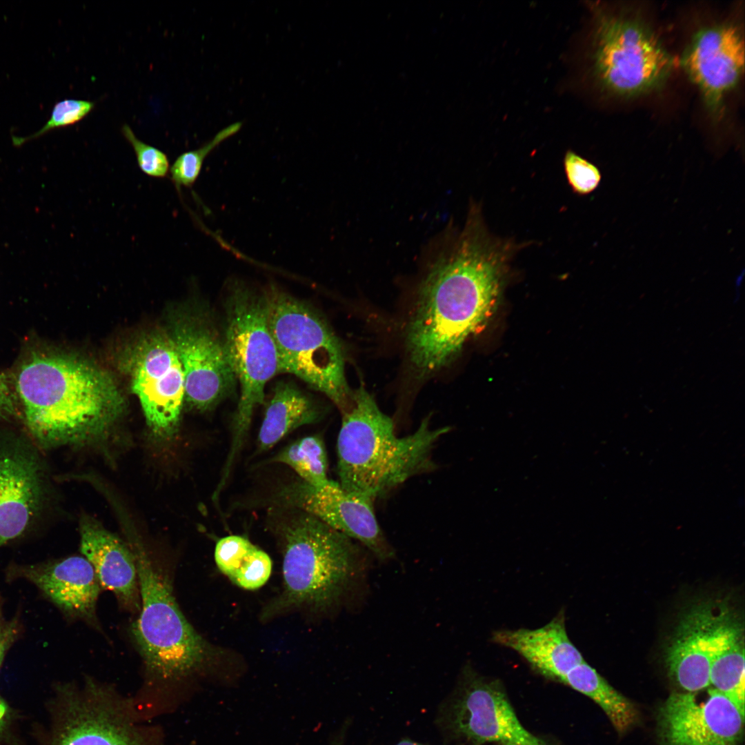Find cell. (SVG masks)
Listing matches in <instances>:
<instances>
[{"label":"cell","mask_w":745,"mask_h":745,"mask_svg":"<svg viewBox=\"0 0 745 745\" xmlns=\"http://www.w3.org/2000/svg\"><path fill=\"white\" fill-rule=\"evenodd\" d=\"M564 167L568 183L575 194L588 195L600 183L602 174L599 169L573 151L568 150L566 153Z\"/></svg>","instance_id":"28"},{"label":"cell","mask_w":745,"mask_h":745,"mask_svg":"<svg viewBox=\"0 0 745 745\" xmlns=\"http://www.w3.org/2000/svg\"><path fill=\"white\" fill-rule=\"evenodd\" d=\"M241 122H235L218 132L201 147L181 154L170 168V179L176 188L190 187L198 178L204 159L219 144L236 134L241 128Z\"/></svg>","instance_id":"26"},{"label":"cell","mask_w":745,"mask_h":745,"mask_svg":"<svg viewBox=\"0 0 745 745\" xmlns=\"http://www.w3.org/2000/svg\"><path fill=\"white\" fill-rule=\"evenodd\" d=\"M44 495L39 459L21 439H0V547L23 534Z\"/></svg>","instance_id":"15"},{"label":"cell","mask_w":745,"mask_h":745,"mask_svg":"<svg viewBox=\"0 0 745 745\" xmlns=\"http://www.w3.org/2000/svg\"><path fill=\"white\" fill-rule=\"evenodd\" d=\"M491 640L517 653L542 675L559 682L585 661L567 634L563 609L542 627L495 630Z\"/></svg>","instance_id":"20"},{"label":"cell","mask_w":745,"mask_h":745,"mask_svg":"<svg viewBox=\"0 0 745 745\" xmlns=\"http://www.w3.org/2000/svg\"><path fill=\"white\" fill-rule=\"evenodd\" d=\"M52 745H148L138 728L105 689L88 683L72 700Z\"/></svg>","instance_id":"16"},{"label":"cell","mask_w":745,"mask_h":745,"mask_svg":"<svg viewBox=\"0 0 745 745\" xmlns=\"http://www.w3.org/2000/svg\"><path fill=\"white\" fill-rule=\"evenodd\" d=\"M6 714V706L0 699V733L3 729L5 724V718Z\"/></svg>","instance_id":"32"},{"label":"cell","mask_w":745,"mask_h":745,"mask_svg":"<svg viewBox=\"0 0 745 745\" xmlns=\"http://www.w3.org/2000/svg\"><path fill=\"white\" fill-rule=\"evenodd\" d=\"M14 379L26 425L43 448L99 439L123 410L112 377L70 355L33 350Z\"/></svg>","instance_id":"2"},{"label":"cell","mask_w":745,"mask_h":745,"mask_svg":"<svg viewBox=\"0 0 745 745\" xmlns=\"http://www.w3.org/2000/svg\"><path fill=\"white\" fill-rule=\"evenodd\" d=\"M270 461L288 465L303 481L311 486H319L329 480L326 448L319 436H308L295 441L274 456Z\"/></svg>","instance_id":"25"},{"label":"cell","mask_w":745,"mask_h":745,"mask_svg":"<svg viewBox=\"0 0 745 745\" xmlns=\"http://www.w3.org/2000/svg\"><path fill=\"white\" fill-rule=\"evenodd\" d=\"M703 602L682 617L666 655L670 677L685 692H699L710 686V655L715 614Z\"/></svg>","instance_id":"18"},{"label":"cell","mask_w":745,"mask_h":745,"mask_svg":"<svg viewBox=\"0 0 745 745\" xmlns=\"http://www.w3.org/2000/svg\"><path fill=\"white\" fill-rule=\"evenodd\" d=\"M429 418L406 436L396 435L393 419L360 386L342 413L337 439L339 484L375 500L409 479L436 468L432 453L448 426L433 428Z\"/></svg>","instance_id":"3"},{"label":"cell","mask_w":745,"mask_h":745,"mask_svg":"<svg viewBox=\"0 0 745 745\" xmlns=\"http://www.w3.org/2000/svg\"><path fill=\"white\" fill-rule=\"evenodd\" d=\"M560 682L597 703L619 733L627 731L639 719L634 704L615 690L586 661L573 668Z\"/></svg>","instance_id":"24"},{"label":"cell","mask_w":745,"mask_h":745,"mask_svg":"<svg viewBox=\"0 0 745 745\" xmlns=\"http://www.w3.org/2000/svg\"><path fill=\"white\" fill-rule=\"evenodd\" d=\"M121 131L135 151L141 170L152 177H165L170 167L167 155L158 148L138 139L128 125H123Z\"/></svg>","instance_id":"29"},{"label":"cell","mask_w":745,"mask_h":745,"mask_svg":"<svg viewBox=\"0 0 745 745\" xmlns=\"http://www.w3.org/2000/svg\"><path fill=\"white\" fill-rule=\"evenodd\" d=\"M224 304L225 349L240 388L232 419V442L226 462L232 466L255 409L264 403L265 386L279 369L264 291L259 292L242 281H232L227 289Z\"/></svg>","instance_id":"7"},{"label":"cell","mask_w":745,"mask_h":745,"mask_svg":"<svg viewBox=\"0 0 745 745\" xmlns=\"http://www.w3.org/2000/svg\"><path fill=\"white\" fill-rule=\"evenodd\" d=\"M597 17L592 59L599 83L627 97L660 86L674 60L650 28L633 17L602 12Z\"/></svg>","instance_id":"8"},{"label":"cell","mask_w":745,"mask_h":745,"mask_svg":"<svg viewBox=\"0 0 745 745\" xmlns=\"http://www.w3.org/2000/svg\"><path fill=\"white\" fill-rule=\"evenodd\" d=\"M744 721V711L713 688L704 694L675 692L658 712L664 745H737Z\"/></svg>","instance_id":"11"},{"label":"cell","mask_w":745,"mask_h":745,"mask_svg":"<svg viewBox=\"0 0 745 745\" xmlns=\"http://www.w3.org/2000/svg\"><path fill=\"white\" fill-rule=\"evenodd\" d=\"M275 499L276 506L303 510L360 542L380 562L395 556L376 517L375 500L346 490L339 482L329 479L314 486L302 480L294 481L281 487Z\"/></svg>","instance_id":"9"},{"label":"cell","mask_w":745,"mask_h":745,"mask_svg":"<svg viewBox=\"0 0 745 745\" xmlns=\"http://www.w3.org/2000/svg\"><path fill=\"white\" fill-rule=\"evenodd\" d=\"M270 524L284 546L282 607L326 608L338 602L362 568L352 539L303 510L276 506Z\"/></svg>","instance_id":"4"},{"label":"cell","mask_w":745,"mask_h":745,"mask_svg":"<svg viewBox=\"0 0 745 745\" xmlns=\"http://www.w3.org/2000/svg\"><path fill=\"white\" fill-rule=\"evenodd\" d=\"M742 627L733 614L715 615L710 655V685L730 697L744 711V642Z\"/></svg>","instance_id":"21"},{"label":"cell","mask_w":745,"mask_h":745,"mask_svg":"<svg viewBox=\"0 0 745 745\" xmlns=\"http://www.w3.org/2000/svg\"><path fill=\"white\" fill-rule=\"evenodd\" d=\"M94 106L93 102L86 100L70 99L60 101L54 106L49 119L38 131L28 137L12 136V142L19 146L52 130L73 125L86 117Z\"/></svg>","instance_id":"27"},{"label":"cell","mask_w":745,"mask_h":745,"mask_svg":"<svg viewBox=\"0 0 745 745\" xmlns=\"http://www.w3.org/2000/svg\"><path fill=\"white\" fill-rule=\"evenodd\" d=\"M172 339L183 372L185 399L192 407L209 410L234 392L237 381L223 335L211 319L190 315L177 328Z\"/></svg>","instance_id":"12"},{"label":"cell","mask_w":745,"mask_h":745,"mask_svg":"<svg viewBox=\"0 0 745 745\" xmlns=\"http://www.w3.org/2000/svg\"><path fill=\"white\" fill-rule=\"evenodd\" d=\"M395 745H423L411 740H402Z\"/></svg>","instance_id":"33"},{"label":"cell","mask_w":745,"mask_h":745,"mask_svg":"<svg viewBox=\"0 0 745 745\" xmlns=\"http://www.w3.org/2000/svg\"><path fill=\"white\" fill-rule=\"evenodd\" d=\"M264 291L279 372L295 375L328 397L341 414L346 412L353 392L346 379L344 352L338 337L308 304L275 284Z\"/></svg>","instance_id":"6"},{"label":"cell","mask_w":745,"mask_h":745,"mask_svg":"<svg viewBox=\"0 0 745 745\" xmlns=\"http://www.w3.org/2000/svg\"><path fill=\"white\" fill-rule=\"evenodd\" d=\"M324 408L292 381H278L266 410L257 438L259 452L271 448L300 426L319 421Z\"/></svg>","instance_id":"22"},{"label":"cell","mask_w":745,"mask_h":745,"mask_svg":"<svg viewBox=\"0 0 745 745\" xmlns=\"http://www.w3.org/2000/svg\"><path fill=\"white\" fill-rule=\"evenodd\" d=\"M133 392L147 423L156 433H170L185 398L184 376L172 338L155 334L143 338L130 356Z\"/></svg>","instance_id":"10"},{"label":"cell","mask_w":745,"mask_h":745,"mask_svg":"<svg viewBox=\"0 0 745 745\" xmlns=\"http://www.w3.org/2000/svg\"><path fill=\"white\" fill-rule=\"evenodd\" d=\"M463 673L450 713L451 727L457 735L475 745H546L521 724L497 680L477 675L469 666Z\"/></svg>","instance_id":"13"},{"label":"cell","mask_w":745,"mask_h":745,"mask_svg":"<svg viewBox=\"0 0 745 745\" xmlns=\"http://www.w3.org/2000/svg\"><path fill=\"white\" fill-rule=\"evenodd\" d=\"M132 553L141 609L132 633L148 674L177 682L205 670L215 656L213 647L183 615L166 571L139 547Z\"/></svg>","instance_id":"5"},{"label":"cell","mask_w":745,"mask_h":745,"mask_svg":"<svg viewBox=\"0 0 745 745\" xmlns=\"http://www.w3.org/2000/svg\"><path fill=\"white\" fill-rule=\"evenodd\" d=\"M80 548L92 564L101 586L114 593L126 610L139 613L141 598L132 551L92 519L80 524Z\"/></svg>","instance_id":"19"},{"label":"cell","mask_w":745,"mask_h":745,"mask_svg":"<svg viewBox=\"0 0 745 745\" xmlns=\"http://www.w3.org/2000/svg\"><path fill=\"white\" fill-rule=\"evenodd\" d=\"M526 244L491 233L475 202L462 226H446L428 242L406 335L410 361L420 376L448 364L485 327Z\"/></svg>","instance_id":"1"},{"label":"cell","mask_w":745,"mask_h":745,"mask_svg":"<svg viewBox=\"0 0 745 745\" xmlns=\"http://www.w3.org/2000/svg\"><path fill=\"white\" fill-rule=\"evenodd\" d=\"M14 377L0 372V419L10 420L21 414Z\"/></svg>","instance_id":"30"},{"label":"cell","mask_w":745,"mask_h":745,"mask_svg":"<svg viewBox=\"0 0 745 745\" xmlns=\"http://www.w3.org/2000/svg\"><path fill=\"white\" fill-rule=\"evenodd\" d=\"M337 745V744H336Z\"/></svg>","instance_id":"35"},{"label":"cell","mask_w":745,"mask_h":745,"mask_svg":"<svg viewBox=\"0 0 745 745\" xmlns=\"http://www.w3.org/2000/svg\"><path fill=\"white\" fill-rule=\"evenodd\" d=\"M681 64L707 108L718 112L744 70V40L739 27L726 22L701 29L684 50Z\"/></svg>","instance_id":"14"},{"label":"cell","mask_w":745,"mask_h":745,"mask_svg":"<svg viewBox=\"0 0 745 745\" xmlns=\"http://www.w3.org/2000/svg\"><path fill=\"white\" fill-rule=\"evenodd\" d=\"M18 635L16 620H6L0 606V668L6 654L15 641Z\"/></svg>","instance_id":"31"},{"label":"cell","mask_w":745,"mask_h":745,"mask_svg":"<svg viewBox=\"0 0 745 745\" xmlns=\"http://www.w3.org/2000/svg\"><path fill=\"white\" fill-rule=\"evenodd\" d=\"M215 560L223 574L233 584L246 590L261 587L272 571L268 555L239 535L224 537L217 542Z\"/></svg>","instance_id":"23"},{"label":"cell","mask_w":745,"mask_h":745,"mask_svg":"<svg viewBox=\"0 0 745 745\" xmlns=\"http://www.w3.org/2000/svg\"><path fill=\"white\" fill-rule=\"evenodd\" d=\"M501 745H519V744H515V743H511V742H507V743H503V744H501Z\"/></svg>","instance_id":"34"},{"label":"cell","mask_w":745,"mask_h":745,"mask_svg":"<svg viewBox=\"0 0 745 745\" xmlns=\"http://www.w3.org/2000/svg\"><path fill=\"white\" fill-rule=\"evenodd\" d=\"M8 574L33 583L68 616L99 628L96 607L101 586L93 566L84 557L12 566Z\"/></svg>","instance_id":"17"}]
</instances>
